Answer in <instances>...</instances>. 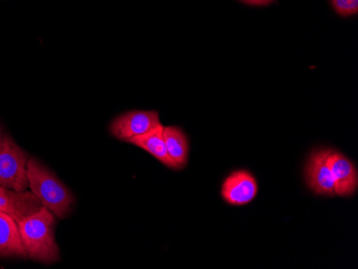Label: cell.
<instances>
[{"label": "cell", "mask_w": 358, "mask_h": 269, "mask_svg": "<svg viewBox=\"0 0 358 269\" xmlns=\"http://www.w3.org/2000/svg\"><path fill=\"white\" fill-rule=\"evenodd\" d=\"M17 226L28 259L44 264L59 260V247L55 240V216L48 208L42 206L19 221Z\"/></svg>", "instance_id": "obj_1"}, {"label": "cell", "mask_w": 358, "mask_h": 269, "mask_svg": "<svg viewBox=\"0 0 358 269\" xmlns=\"http://www.w3.org/2000/svg\"><path fill=\"white\" fill-rule=\"evenodd\" d=\"M27 177L30 191L54 216L64 219L72 212L76 198L71 190L32 157L27 162Z\"/></svg>", "instance_id": "obj_2"}, {"label": "cell", "mask_w": 358, "mask_h": 269, "mask_svg": "<svg viewBox=\"0 0 358 269\" xmlns=\"http://www.w3.org/2000/svg\"><path fill=\"white\" fill-rule=\"evenodd\" d=\"M27 152L5 136L3 147L0 150V186L14 191L24 192L29 189L27 177Z\"/></svg>", "instance_id": "obj_3"}, {"label": "cell", "mask_w": 358, "mask_h": 269, "mask_svg": "<svg viewBox=\"0 0 358 269\" xmlns=\"http://www.w3.org/2000/svg\"><path fill=\"white\" fill-rule=\"evenodd\" d=\"M160 117L156 110H130L117 116L110 124V132L120 140L148 133L161 126Z\"/></svg>", "instance_id": "obj_4"}, {"label": "cell", "mask_w": 358, "mask_h": 269, "mask_svg": "<svg viewBox=\"0 0 358 269\" xmlns=\"http://www.w3.org/2000/svg\"><path fill=\"white\" fill-rule=\"evenodd\" d=\"M329 150H315L306 166V182L317 196H336L335 182L329 168Z\"/></svg>", "instance_id": "obj_5"}, {"label": "cell", "mask_w": 358, "mask_h": 269, "mask_svg": "<svg viewBox=\"0 0 358 269\" xmlns=\"http://www.w3.org/2000/svg\"><path fill=\"white\" fill-rule=\"evenodd\" d=\"M259 184L248 170H236L227 176L221 188V196L227 204L245 206L257 198Z\"/></svg>", "instance_id": "obj_6"}, {"label": "cell", "mask_w": 358, "mask_h": 269, "mask_svg": "<svg viewBox=\"0 0 358 269\" xmlns=\"http://www.w3.org/2000/svg\"><path fill=\"white\" fill-rule=\"evenodd\" d=\"M327 161L335 182L336 196L343 198L354 196L358 187V174L353 162L345 154L331 150Z\"/></svg>", "instance_id": "obj_7"}, {"label": "cell", "mask_w": 358, "mask_h": 269, "mask_svg": "<svg viewBox=\"0 0 358 269\" xmlns=\"http://www.w3.org/2000/svg\"><path fill=\"white\" fill-rule=\"evenodd\" d=\"M41 208L40 201L29 190L19 192L0 186V212L9 215L16 222Z\"/></svg>", "instance_id": "obj_8"}, {"label": "cell", "mask_w": 358, "mask_h": 269, "mask_svg": "<svg viewBox=\"0 0 358 269\" xmlns=\"http://www.w3.org/2000/svg\"><path fill=\"white\" fill-rule=\"evenodd\" d=\"M0 256L27 258L22 244L17 222L3 212H0Z\"/></svg>", "instance_id": "obj_9"}, {"label": "cell", "mask_w": 358, "mask_h": 269, "mask_svg": "<svg viewBox=\"0 0 358 269\" xmlns=\"http://www.w3.org/2000/svg\"><path fill=\"white\" fill-rule=\"evenodd\" d=\"M162 130H164V124L157 126V128H155L152 131L148 132V133L141 134V136L129 138L126 142L142 148V150L152 154L158 161L168 166V168H173V170H178L176 164L174 163V161L169 156Z\"/></svg>", "instance_id": "obj_10"}, {"label": "cell", "mask_w": 358, "mask_h": 269, "mask_svg": "<svg viewBox=\"0 0 358 269\" xmlns=\"http://www.w3.org/2000/svg\"><path fill=\"white\" fill-rule=\"evenodd\" d=\"M166 150L177 168H184L188 163L189 142L186 133L175 126H164L162 130Z\"/></svg>", "instance_id": "obj_11"}, {"label": "cell", "mask_w": 358, "mask_h": 269, "mask_svg": "<svg viewBox=\"0 0 358 269\" xmlns=\"http://www.w3.org/2000/svg\"><path fill=\"white\" fill-rule=\"evenodd\" d=\"M334 9L341 17H351L358 12V0H331Z\"/></svg>", "instance_id": "obj_12"}, {"label": "cell", "mask_w": 358, "mask_h": 269, "mask_svg": "<svg viewBox=\"0 0 358 269\" xmlns=\"http://www.w3.org/2000/svg\"><path fill=\"white\" fill-rule=\"evenodd\" d=\"M243 3L252 6H265L271 3L273 0H241Z\"/></svg>", "instance_id": "obj_13"}, {"label": "cell", "mask_w": 358, "mask_h": 269, "mask_svg": "<svg viewBox=\"0 0 358 269\" xmlns=\"http://www.w3.org/2000/svg\"><path fill=\"white\" fill-rule=\"evenodd\" d=\"M3 138H5V134L3 133V130L0 129V150L3 147Z\"/></svg>", "instance_id": "obj_14"}]
</instances>
